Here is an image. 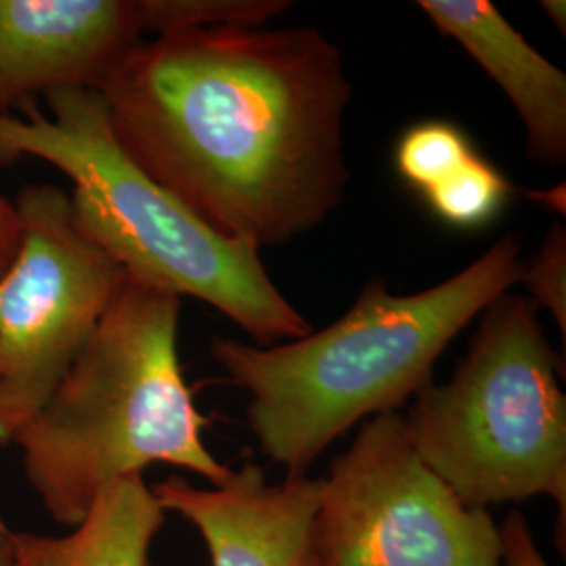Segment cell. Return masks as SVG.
Masks as SVG:
<instances>
[{"mask_svg":"<svg viewBox=\"0 0 566 566\" xmlns=\"http://www.w3.org/2000/svg\"><path fill=\"white\" fill-rule=\"evenodd\" d=\"M99 93L122 151L229 240L283 245L343 202L353 86L319 28L156 36Z\"/></svg>","mask_w":566,"mask_h":566,"instance_id":"6da1fadb","label":"cell"},{"mask_svg":"<svg viewBox=\"0 0 566 566\" xmlns=\"http://www.w3.org/2000/svg\"><path fill=\"white\" fill-rule=\"evenodd\" d=\"M523 245L507 233L443 283L395 294L371 280L338 322L273 344L217 338L214 361L250 395L248 424L287 476L306 470L364 418L399 413L432 382L437 359L489 304L521 283Z\"/></svg>","mask_w":566,"mask_h":566,"instance_id":"7a4b0ae2","label":"cell"},{"mask_svg":"<svg viewBox=\"0 0 566 566\" xmlns=\"http://www.w3.org/2000/svg\"><path fill=\"white\" fill-rule=\"evenodd\" d=\"M179 296L126 277L46 403L13 441L49 516L81 525L103 489L154 464L223 485L231 468L203 443L208 420L179 361Z\"/></svg>","mask_w":566,"mask_h":566,"instance_id":"3957f363","label":"cell"},{"mask_svg":"<svg viewBox=\"0 0 566 566\" xmlns=\"http://www.w3.org/2000/svg\"><path fill=\"white\" fill-rule=\"evenodd\" d=\"M44 102L46 114L25 102L23 118L0 116V166L32 156L70 177L82 235L128 280L210 304L256 346L313 332L266 273L261 252L214 231L122 151L99 91L63 88Z\"/></svg>","mask_w":566,"mask_h":566,"instance_id":"277c9868","label":"cell"},{"mask_svg":"<svg viewBox=\"0 0 566 566\" xmlns=\"http://www.w3.org/2000/svg\"><path fill=\"white\" fill-rule=\"evenodd\" d=\"M563 361L539 306L502 294L481 313L464 361L446 385L424 386L403 416L418 455L465 506L547 495L566 518Z\"/></svg>","mask_w":566,"mask_h":566,"instance_id":"5b68a950","label":"cell"},{"mask_svg":"<svg viewBox=\"0 0 566 566\" xmlns=\"http://www.w3.org/2000/svg\"><path fill=\"white\" fill-rule=\"evenodd\" d=\"M311 544L315 566H500L489 510L422 462L401 413L371 418L332 462Z\"/></svg>","mask_w":566,"mask_h":566,"instance_id":"8992f818","label":"cell"},{"mask_svg":"<svg viewBox=\"0 0 566 566\" xmlns=\"http://www.w3.org/2000/svg\"><path fill=\"white\" fill-rule=\"evenodd\" d=\"M15 208L20 248L0 275V446L46 403L126 282L82 235L70 193L28 185Z\"/></svg>","mask_w":566,"mask_h":566,"instance_id":"52a82bcc","label":"cell"},{"mask_svg":"<svg viewBox=\"0 0 566 566\" xmlns=\"http://www.w3.org/2000/svg\"><path fill=\"white\" fill-rule=\"evenodd\" d=\"M143 34L142 0H0V116L36 95L102 91Z\"/></svg>","mask_w":566,"mask_h":566,"instance_id":"ba28073f","label":"cell"},{"mask_svg":"<svg viewBox=\"0 0 566 566\" xmlns=\"http://www.w3.org/2000/svg\"><path fill=\"white\" fill-rule=\"evenodd\" d=\"M322 479L269 483L245 462L219 486H196L179 474L151 486L164 512H177L202 535L212 566H315L311 528Z\"/></svg>","mask_w":566,"mask_h":566,"instance_id":"9c48e42d","label":"cell"},{"mask_svg":"<svg viewBox=\"0 0 566 566\" xmlns=\"http://www.w3.org/2000/svg\"><path fill=\"white\" fill-rule=\"evenodd\" d=\"M439 32L460 42L514 105L535 164L566 163V76L539 55L489 0H420Z\"/></svg>","mask_w":566,"mask_h":566,"instance_id":"30bf717a","label":"cell"},{"mask_svg":"<svg viewBox=\"0 0 566 566\" xmlns=\"http://www.w3.org/2000/svg\"><path fill=\"white\" fill-rule=\"evenodd\" d=\"M164 507L143 474L105 486L81 525L49 537L9 533L13 566H149V549L164 525Z\"/></svg>","mask_w":566,"mask_h":566,"instance_id":"8fae6325","label":"cell"},{"mask_svg":"<svg viewBox=\"0 0 566 566\" xmlns=\"http://www.w3.org/2000/svg\"><path fill=\"white\" fill-rule=\"evenodd\" d=\"M510 196V181L479 154L424 193L432 212L460 229H476L493 221Z\"/></svg>","mask_w":566,"mask_h":566,"instance_id":"7c38bea8","label":"cell"},{"mask_svg":"<svg viewBox=\"0 0 566 566\" xmlns=\"http://www.w3.org/2000/svg\"><path fill=\"white\" fill-rule=\"evenodd\" d=\"M287 0H142L143 28L156 36L217 25H266Z\"/></svg>","mask_w":566,"mask_h":566,"instance_id":"4fadbf2b","label":"cell"},{"mask_svg":"<svg viewBox=\"0 0 566 566\" xmlns=\"http://www.w3.org/2000/svg\"><path fill=\"white\" fill-rule=\"evenodd\" d=\"M476 149L464 130L446 120H426L407 128L395 151V164L403 181L426 193L446 181Z\"/></svg>","mask_w":566,"mask_h":566,"instance_id":"5bb4252c","label":"cell"},{"mask_svg":"<svg viewBox=\"0 0 566 566\" xmlns=\"http://www.w3.org/2000/svg\"><path fill=\"white\" fill-rule=\"evenodd\" d=\"M521 283L526 285V296L544 306L560 329L563 344L566 343V227L554 223L542 242L535 256L525 263Z\"/></svg>","mask_w":566,"mask_h":566,"instance_id":"9a60e30c","label":"cell"},{"mask_svg":"<svg viewBox=\"0 0 566 566\" xmlns=\"http://www.w3.org/2000/svg\"><path fill=\"white\" fill-rule=\"evenodd\" d=\"M500 537V566H547L546 558L535 546L526 518L512 510L497 526Z\"/></svg>","mask_w":566,"mask_h":566,"instance_id":"2e32d148","label":"cell"},{"mask_svg":"<svg viewBox=\"0 0 566 566\" xmlns=\"http://www.w3.org/2000/svg\"><path fill=\"white\" fill-rule=\"evenodd\" d=\"M21 240V219L15 203L0 196V275L13 263Z\"/></svg>","mask_w":566,"mask_h":566,"instance_id":"e0dca14e","label":"cell"},{"mask_svg":"<svg viewBox=\"0 0 566 566\" xmlns=\"http://www.w3.org/2000/svg\"><path fill=\"white\" fill-rule=\"evenodd\" d=\"M542 9L554 21V25L560 30V34L566 32V4L565 0H542Z\"/></svg>","mask_w":566,"mask_h":566,"instance_id":"ac0fdd59","label":"cell"},{"mask_svg":"<svg viewBox=\"0 0 566 566\" xmlns=\"http://www.w3.org/2000/svg\"><path fill=\"white\" fill-rule=\"evenodd\" d=\"M0 566H13L11 554H9V539H7V546L0 547Z\"/></svg>","mask_w":566,"mask_h":566,"instance_id":"d6986e66","label":"cell"},{"mask_svg":"<svg viewBox=\"0 0 566 566\" xmlns=\"http://www.w3.org/2000/svg\"><path fill=\"white\" fill-rule=\"evenodd\" d=\"M9 533H11V528L4 525V521H2V516H0V547L7 546V539H9Z\"/></svg>","mask_w":566,"mask_h":566,"instance_id":"ffe728a7","label":"cell"}]
</instances>
